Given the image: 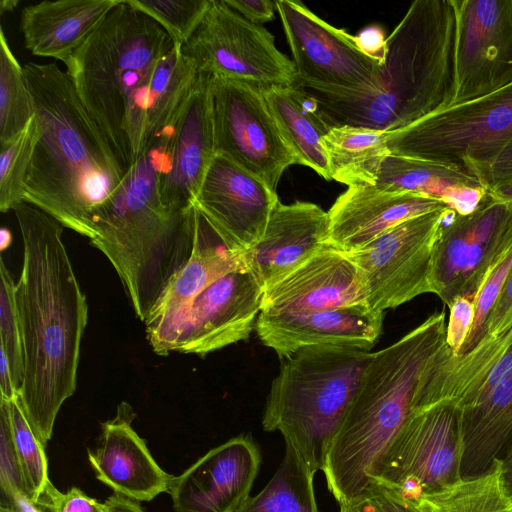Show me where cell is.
Instances as JSON below:
<instances>
[{
  "mask_svg": "<svg viewBox=\"0 0 512 512\" xmlns=\"http://www.w3.org/2000/svg\"><path fill=\"white\" fill-rule=\"evenodd\" d=\"M12 211L23 244L15 284L24 361L18 397L46 446L61 406L76 389L88 304L62 239L63 225L25 201Z\"/></svg>",
  "mask_w": 512,
  "mask_h": 512,
  "instance_id": "6da1fadb",
  "label": "cell"
},
{
  "mask_svg": "<svg viewBox=\"0 0 512 512\" xmlns=\"http://www.w3.org/2000/svg\"><path fill=\"white\" fill-rule=\"evenodd\" d=\"M23 70L36 120L23 201L91 239L94 215L114 196L127 171L66 71L55 63L34 62Z\"/></svg>",
  "mask_w": 512,
  "mask_h": 512,
  "instance_id": "7a4b0ae2",
  "label": "cell"
},
{
  "mask_svg": "<svg viewBox=\"0 0 512 512\" xmlns=\"http://www.w3.org/2000/svg\"><path fill=\"white\" fill-rule=\"evenodd\" d=\"M446 347L445 312L437 311L395 343L373 353L322 470L339 505L370 486L371 475L414 413L421 390Z\"/></svg>",
  "mask_w": 512,
  "mask_h": 512,
  "instance_id": "3957f363",
  "label": "cell"
},
{
  "mask_svg": "<svg viewBox=\"0 0 512 512\" xmlns=\"http://www.w3.org/2000/svg\"><path fill=\"white\" fill-rule=\"evenodd\" d=\"M455 15L451 0H416L386 38L377 81L361 93L304 89L330 127L396 131L451 104Z\"/></svg>",
  "mask_w": 512,
  "mask_h": 512,
  "instance_id": "277c9868",
  "label": "cell"
},
{
  "mask_svg": "<svg viewBox=\"0 0 512 512\" xmlns=\"http://www.w3.org/2000/svg\"><path fill=\"white\" fill-rule=\"evenodd\" d=\"M194 226L195 205L181 211L163 205L147 154L128 169L117 192L94 215L90 243L113 265L141 321L188 261Z\"/></svg>",
  "mask_w": 512,
  "mask_h": 512,
  "instance_id": "5b68a950",
  "label": "cell"
},
{
  "mask_svg": "<svg viewBox=\"0 0 512 512\" xmlns=\"http://www.w3.org/2000/svg\"><path fill=\"white\" fill-rule=\"evenodd\" d=\"M174 46L153 18L128 0H119L64 61L84 108L126 171L133 165L126 133L129 112L159 61Z\"/></svg>",
  "mask_w": 512,
  "mask_h": 512,
  "instance_id": "8992f818",
  "label": "cell"
},
{
  "mask_svg": "<svg viewBox=\"0 0 512 512\" xmlns=\"http://www.w3.org/2000/svg\"><path fill=\"white\" fill-rule=\"evenodd\" d=\"M372 356L348 347H307L284 359L272 381L262 427L279 431L314 474L323 470Z\"/></svg>",
  "mask_w": 512,
  "mask_h": 512,
  "instance_id": "52a82bcc",
  "label": "cell"
},
{
  "mask_svg": "<svg viewBox=\"0 0 512 512\" xmlns=\"http://www.w3.org/2000/svg\"><path fill=\"white\" fill-rule=\"evenodd\" d=\"M511 138L512 83L390 132L387 147L391 154L473 174L490 163Z\"/></svg>",
  "mask_w": 512,
  "mask_h": 512,
  "instance_id": "ba28073f",
  "label": "cell"
},
{
  "mask_svg": "<svg viewBox=\"0 0 512 512\" xmlns=\"http://www.w3.org/2000/svg\"><path fill=\"white\" fill-rule=\"evenodd\" d=\"M462 456L460 409L449 401L437 403L408 418L370 480L414 502L459 481Z\"/></svg>",
  "mask_w": 512,
  "mask_h": 512,
  "instance_id": "9c48e42d",
  "label": "cell"
},
{
  "mask_svg": "<svg viewBox=\"0 0 512 512\" xmlns=\"http://www.w3.org/2000/svg\"><path fill=\"white\" fill-rule=\"evenodd\" d=\"M199 72L259 88L298 86L294 62L278 50L274 36L230 8L211 0L193 35L181 47Z\"/></svg>",
  "mask_w": 512,
  "mask_h": 512,
  "instance_id": "30bf717a",
  "label": "cell"
},
{
  "mask_svg": "<svg viewBox=\"0 0 512 512\" xmlns=\"http://www.w3.org/2000/svg\"><path fill=\"white\" fill-rule=\"evenodd\" d=\"M298 86L322 94L361 93L378 79L384 59L364 52L355 36L327 23L301 1L277 0Z\"/></svg>",
  "mask_w": 512,
  "mask_h": 512,
  "instance_id": "8fae6325",
  "label": "cell"
},
{
  "mask_svg": "<svg viewBox=\"0 0 512 512\" xmlns=\"http://www.w3.org/2000/svg\"><path fill=\"white\" fill-rule=\"evenodd\" d=\"M452 212L444 208L411 218L360 250L345 253L362 275L371 309L384 312L433 293L434 248L441 226Z\"/></svg>",
  "mask_w": 512,
  "mask_h": 512,
  "instance_id": "7c38bea8",
  "label": "cell"
},
{
  "mask_svg": "<svg viewBox=\"0 0 512 512\" xmlns=\"http://www.w3.org/2000/svg\"><path fill=\"white\" fill-rule=\"evenodd\" d=\"M435 244L433 293L449 306L475 297L496 261L512 241V208L487 190L473 211L452 212Z\"/></svg>",
  "mask_w": 512,
  "mask_h": 512,
  "instance_id": "4fadbf2b",
  "label": "cell"
},
{
  "mask_svg": "<svg viewBox=\"0 0 512 512\" xmlns=\"http://www.w3.org/2000/svg\"><path fill=\"white\" fill-rule=\"evenodd\" d=\"M216 154L223 155L276 191L296 159L281 135L261 88L210 76Z\"/></svg>",
  "mask_w": 512,
  "mask_h": 512,
  "instance_id": "5bb4252c",
  "label": "cell"
},
{
  "mask_svg": "<svg viewBox=\"0 0 512 512\" xmlns=\"http://www.w3.org/2000/svg\"><path fill=\"white\" fill-rule=\"evenodd\" d=\"M164 206L181 211L194 206L216 154L210 75L199 72L194 89L176 119L146 151Z\"/></svg>",
  "mask_w": 512,
  "mask_h": 512,
  "instance_id": "9a60e30c",
  "label": "cell"
},
{
  "mask_svg": "<svg viewBox=\"0 0 512 512\" xmlns=\"http://www.w3.org/2000/svg\"><path fill=\"white\" fill-rule=\"evenodd\" d=\"M454 86L451 104L512 83V0H451Z\"/></svg>",
  "mask_w": 512,
  "mask_h": 512,
  "instance_id": "2e32d148",
  "label": "cell"
},
{
  "mask_svg": "<svg viewBox=\"0 0 512 512\" xmlns=\"http://www.w3.org/2000/svg\"><path fill=\"white\" fill-rule=\"evenodd\" d=\"M248 270L247 252L229 245L195 207L194 243L186 264L171 278L144 321L152 350L173 352L194 299L209 285L232 272Z\"/></svg>",
  "mask_w": 512,
  "mask_h": 512,
  "instance_id": "e0dca14e",
  "label": "cell"
},
{
  "mask_svg": "<svg viewBox=\"0 0 512 512\" xmlns=\"http://www.w3.org/2000/svg\"><path fill=\"white\" fill-rule=\"evenodd\" d=\"M278 201L276 191L264 181L217 154L194 205L229 245L248 252L262 238Z\"/></svg>",
  "mask_w": 512,
  "mask_h": 512,
  "instance_id": "ac0fdd59",
  "label": "cell"
},
{
  "mask_svg": "<svg viewBox=\"0 0 512 512\" xmlns=\"http://www.w3.org/2000/svg\"><path fill=\"white\" fill-rule=\"evenodd\" d=\"M262 296L263 288L249 271L219 278L194 299L173 352L206 355L247 340L255 328Z\"/></svg>",
  "mask_w": 512,
  "mask_h": 512,
  "instance_id": "d6986e66",
  "label": "cell"
},
{
  "mask_svg": "<svg viewBox=\"0 0 512 512\" xmlns=\"http://www.w3.org/2000/svg\"><path fill=\"white\" fill-rule=\"evenodd\" d=\"M260 464V450L249 436L229 439L173 478L174 511L235 512L250 497Z\"/></svg>",
  "mask_w": 512,
  "mask_h": 512,
  "instance_id": "ffe728a7",
  "label": "cell"
},
{
  "mask_svg": "<svg viewBox=\"0 0 512 512\" xmlns=\"http://www.w3.org/2000/svg\"><path fill=\"white\" fill-rule=\"evenodd\" d=\"M366 304L362 275L343 252L328 245L264 289L260 313L294 315Z\"/></svg>",
  "mask_w": 512,
  "mask_h": 512,
  "instance_id": "44dd1931",
  "label": "cell"
},
{
  "mask_svg": "<svg viewBox=\"0 0 512 512\" xmlns=\"http://www.w3.org/2000/svg\"><path fill=\"white\" fill-rule=\"evenodd\" d=\"M384 312L366 304L307 314L264 315L259 313L255 330L260 341L287 359L299 350L336 346L363 351L377 343L383 329Z\"/></svg>",
  "mask_w": 512,
  "mask_h": 512,
  "instance_id": "7402d4cb",
  "label": "cell"
},
{
  "mask_svg": "<svg viewBox=\"0 0 512 512\" xmlns=\"http://www.w3.org/2000/svg\"><path fill=\"white\" fill-rule=\"evenodd\" d=\"M136 417L122 402L116 415L101 424V434L88 459L96 478L114 493L134 501H151L170 491L174 476L155 461L146 442L132 428Z\"/></svg>",
  "mask_w": 512,
  "mask_h": 512,
  "instance_id": "603a6c76",
  "label": "cell"
},
{
  "mask_svg": "<svg viewBox=\"0 0 512 512\" xmlns=\"http://www.w3.org/2000/svg\"><path fill=\"white\" fill-rule=\"evenodd\" d=\"M450 207L412 193L390 192L374 185L348 187L328 213L327 245L353 253L411 218Z\"/></svg>",
  "mask_w": 512,
  "mask_h": 512,
  "instance_id": "cb8c5ba5",
  "label": "cell"
},
{
  "mask_svg": "<svg viewBox=\"0 0 512 512\" xmlns=\"http://www.w3.org/2000/svg\"><path fill=\"white\" fill-rule=\"evenodd\" d=\"M328 213L320 206L277 202L260 241L247 252L248 270L268 288L327 245Z\"/></svg>",
  "mask_w": 512,
  "mask_h": 512,
  "instance_id": "d4e9b609",
  "label": "cell"
},
{
  "mask_svg": "<svg viewBox=\"0 0 512 512\" xmlns=\"http://www.w3.org/2000/svg\"><path fill=\"white\" fill-rule=\"evenodd\" d=\"M199 75L195 61L175 45L158 63L128 116L127 139L133 164L169 126L188 101Z\"/></svg>",
  "mask_w": 512,
  "mask_h": 512,
  "instance_id": "484cf974",
  "label": "cell"
},
{
  "mask_svg": "<svg viewBox=\"0 0 512 512\" xmlns=\"http://www.w3.org/2000/svg\"><path fill=\"white\" fill-rule=\"evenodd\" d=\"M119 0H57L25 6L20 29L33 55L64 62Z\"/></svg>",
  "mask_w": 512,
  "mask_h": 512,
  "instance_id": "4316f807",
  "label": "cell"
},
{
  "mask_svg": "<svg viewBox=\"0 0 512 512\" xmlns=\"http://www.w3.org/2000/svg\"><path fill=\"white\" fill-rule=\"evenodd\" d=\"M372 185L442 201L458 214L473 211L486 193L479 179L467 171L391 153L383 158Z\"/></svg>",
  "mask_w": 512,
  "mask_h": 512,
  "instance_id": "83f0119b",
  "label": "cell"
},
{
  "mask_svg": "<svg viewBox=\"0 0 512 512\" xmlns=\"http://www.w3.org/2000/svg\"><path fill=\"white\" fill-rule=\"evenodd\" d=\"M462 478L487 472L512 441V373L475 405L460 410Z\"/></svg>",
  "mask_w": 512,
  "mask_h": 512,
  "instance_id": "f1b7e54d",
  "label": "cell"
},
{
  "mask_svg": "<svg viewBox=\"0 0 512 512\" xmlns=\"http://www.w3.org/2000/svg\"><path fill=\"white\" fill-rule=\"evenodd\" d=\"M268 108L296 164L307 166L331 180L324 137L330 126L313 98L300 86L262 89Z\"/></svg>",
  "mask_w": 512,
  "mask_h": 512,
  "instance_id": "f546056e",
  "label": "cell"
},
{
  "mask_svg": "<svg viewBox=\"0 0 512 512\" xmlns=\"http://www.w3.org/2000/svg\"><path fill=\"white\" fill-rule=\"evenodd\" d=\"M389 134L359 126L331 127L324 137L331 180L348 187L372 185L379 165L389 153Z\"/></svg>",
  "mask_w": 512,
  "mask_h": 512,
  "instance_id": "4dcf8cb0",
  "label": "cell"
},
{
  "mask_svg": "<svg viewBox=\"0 0 512 512\" xmlns=\"http://www.w3.org/2000/svg\"><path fill=\"white\" fill-rule=\"evenodd\" d=\"M410 503L419 512H512L499 460L479 476L461 478Z\"/></svg>",
  "mask_w": 512,
  "mask_h": 512,
  "instance_id": "1f68e13d",
  "label": "cell"
},
{
  "mask_svg": "<svg viewBox=\"0 0 512 512\" xmlns=\"http://www.w3.org/2000/svg\"><path fill=\"white\" fill-rule=\"evenodd\" d=\"M314 476L295 450L285 444L284 458L270 481L235 512H320Z\"/></svg>",
  "mask_w": 512,
  "mask_h": 512,
  "instance_id": "d6a6232c",
  "label": "cell"
},
{
  "mask_svg": "<svg viewBox=\"0 0 512 512\" xmlns=\"http://www.w3.org/2000/svg\"><path fill=\"white\" fill-rule=\"evenodd\" d=\"M34 117L23 67L0 29V145L16 138Z\"/></svg>",
  "mask_w": 512,
  "mask_h": 512,
  "instance_id": "836d02e7",
  "label": "cell"
},
{
  "mask_svg": "<svg viewBox=\"0 0 512 512\" xmlns=\"http://www.w3.org/2000/svg\"><path fill=\"white\" fill-rule=\"evenodd\" d=\"M12 436L28 497L38 505L51 483L45 446L35 436L21 407L19 397L8 401Z\"/></svg>",
  "mask_w": 512,
  "mask_h": 512,
  "instance_id": "e575fe53",
  "label": "cell"
},
{
  "mask_svg": "<svg viewBox=\"0 0 512 512\" xmlns=\"http://www.w3.org/2000/svg\"><path fill=\"white\" fill-rule=\"evenodd\" d=\"M35 137L34 114L16 138L0 145V210L3 213L23 201Z\"/></svg>",
  "mask_w": 512,
  "mask_h": 512,
  "instance_id": "d590c367",
  "label": "cell"
},
{
  "mask_svg": "<svg viewBox=\"0 0 512 512\" xmlns=\"http://www.w3.org/2000/svg\"><path fill=\"white\" fill-rule=\"evenodd\" d=\"M129 4L149 15L183 46L201 23L211 0H128Z\"/></svg>",
  "mask_w": 512,
  "mask_h": 512,
  "instance_id": "8d00e7d4",
  "label": "cell"
},
{
  "mask_svg": "<svg viewBox=\"0 0 512 512\" xmlns=\"http://www.w3.org/2000/svg\"><path fill=\"white\" fill-rule=\"evenodd\" d=\"M0 347L5 351L14 386L19 394L23 380V346L15 299V282L0 259Z\"/></svg>",
  "mask_w": 512,
  "mask_h": 512,
  "instance_id": "74e56055",
  "label": "cell"
},
{
  "mask_svg": "<svg viewBox=\"0 0 512 512\" xmlns=\"http://www.w3.org/2000/svg\"><path fill=\"white\" fill-rule=\"evenodd\" d=\"M512 270V241L489 271L474 300V320L459 355L472 350L481 340L488 316ZM457 355V356H459Z\"/></svg>",
  "mask_w": 512,
  "mask_h": 512,
  "instance_id": "f35d334b",
  "label": "cell"
},
{
  "mask_svg": "<svg viewBox=\"0 0 512 512\" xmlns=\"http://www.w3.org/2000/svg\"><path fill=\"white\" fill-rule=\"evenodd\" d=\"M0 484L5 497L14 492L27 494L24 478L14 446L8 401H0Z\"/></svg>",
  "mask_w": 512,
  "mask_h": 512,
  "instance_id": "ab89813d",
  "label": "cell"
},
{
  "mask_svg": "<svg viewBox=\"0 0 512 512\" xmlns=\"http://www.w3.org/2000/svg\"><path fill=\"white\" fill-rule=\"evenodd\" d=\"M339 506V512H419L413 504L376 483Z\"/></svg>",
  "mask_w": 512,
  "mask_h": 512,
  "instance_id": "60d3db41",
  "label": "cell"
},
{
  "mask_svg": "<svg viewBox=\"0 0 512 512\" xmlns=\"http://www.w3.org/2000/svg\"><path fill=\"white\" fill-rule=\"evenodd\" d=\"M38 506L46 508L49 512H108L105 502H99L79 488L72 487L66 493H62L52 483L45 489Z\"/></svg>",
  "mask_w": 512,
  "mask_h": 512,
  "instance_id": "b9f144b4",
  "label": "cell"
},
{
  "mask_svg": "<svg viewBox=\"0 0 512 512\" xmlns=\"http://www.w3.org/2000/svg\"><path fill=\"white\" fill-rule=\"evenodd\" d=\"M449 318L446 323V342L452 353L457 356L466 342L474 320V302L465 297L455 299L449 306Z\"/></svg>",
  "mask_w": 512,
  "mask_h": 512,
  "instance_id": "7bdbcfd3",
  "label": "cell"
},
{
  "mask_svg": "<svg viewBox=\"0 0 512 512\" xmlns=\"http://www.w3.org/2000/svg\"><path fill=\"white\" fill-rule=\"evenodd\" d=\"M512 329V270L488 316L482 340L496 339ZM479 341V342H480Z\"/></svg>",
  "mask_w": 512,
  "mask_h": 512,
  "instance_id": "ee69618b",
  "label": "cell"
},
{
  "mask_svg": "<svg viewBox=\"0 0 512 512\" xmlns=\"http://www.w3.org/2000/svg\"><path fill=\"white\" fill-rule=\"evenodd\" d=\"M473 174L489 191L512 180V138L487 165L476 168Z\"/></svg>",
  "mask_w": 512,
  "mask_h": 512,
  "instance_id": "f6af8a7d",
  "label": "cell"
},
{
  "mask_svg": "<svg viewBox=\"0 0 512 512\" xmlns=\"http://www.w3.org/2000/svg\"><path fill=\"white\" fill-rule=\"evenodd\" d=\"M225 3L246 20L262 25L274 17L276 1L271 0H224Z\"/></svg>",
  "mask_w": 512,
  "mask_h": 512,
  "instance_id": "bcb514c9",
  "label": "cell"
},
{
  "mask_svg": "<svg viewBox=\"0 0 512 512\" xmlns=\"http://www.w3.org/2000/svg\"><path fill=\"white\" fill-rule=\"evenodd\" d=\"M361 49L369 55L384 59L385 42L382 31L378 27H369L356 36Z\"/></svg>",
  "mask_w": 512,
  "mask_h": 512,
  "instance_id": "7dc6e473",
  "label": "cell"
},
{
  "mask_svg": "<svg viewBox=\"0 0 512 512\" xmlns=\"http://www.w3.org/2000/svg\"><path fill=\"white\" fill-rule=\"evenodd\" d=\"M0 390L1 398L12 401L18 398L5 351L0 347Z\"/></svg>",
  "mask_w": 512,
  "mask_h": 512,
  "instance_id": "c3c4849f",
  "label": "cell"
},
{
  "mask_svg": "<svg viewBox=\"0 0 512 512\" xmlns=\"http://www.w3.org/2000/svg\"><path fill=\"white\" fill-rule=\"evenodd\" d=\"M105 503L108 507V512H146L137 501L116 493L109 496Z\"/></svg>",
  "mask_w": 512,
  "mask_h": 512,
  "instance_id": "681fc988",
  "label": "cell"
},
{
  "mask_svg": "<svg viewBox=\"0 0 512 512\" xmlns=\"http://www.w3.org/2000/svg\"><path fill=\"white\" fill-rule=\"evenodd\" d=\"M497 460L501 463L505 487L512 498V441L502 449Z\"/></svg>",
  "mask_w": 512,
  "mask_h": 512,
  "instance_id": "f907efd6",
  "label": "cell"
},
{
  "mask_svg": "<svg viewBox=\"0 0 512 512\" xmlns=\"http://www.w3.org/2000/svg\"><path fill=\"white\" fill-rule=\"evenodd\" d=\"M7 501L9 505L16 508L19 512H42L40 506L22 492H14L7 497Z\"/></svg>",
  "mask_w": 512,
  "mask_h": 512,
  "instance_id": "816d5d0a",
  "label": "cell"
},
{
  "mask_svg": "<svg viewBox=\"0 0 512 512\" xmlns=\"http://www.w3.org/2000/svg\"><path fill=\"white\" fill-rule=\"evenodd\" d=\"M488 192L496 199L512 208V180L501 184Z\"/></svg>",
  "mask_w": 512,
  "mask_h": 512,
  "instance_id": "f5cc1de1",
  "label": "cell"
},
{
  "mask_svg": "<svg viewBox=\"0 0 512 512\" xmlns=\"http://www.w3.org/2000/svg\"><path fill=\"white\" fill-rule=\"evenodd\" d=\"M19 4L18 0H2L0 2V12L3 15L5 12L13 11Z\"/></svg>",
  "mask_w": 512,
  "mask_h": 512,
  "instance_id": "db71d44e",
  "label": "cell"
},
{
  "mask_svg": "<svg viewBox=\"0 0 512 512\" xmlns=\"http://www.w3.org/2000/svg\"><path fill=\"white\" fill-rule=\"evenodd\" d=\"M11 235L9 230L2 228L1 230V247L4 248L9 245Z\"/></svg>",
  "mask_w": 512,
  "mask_h": 512,
  "instance_id": "11a10c76",
  "label": "cell"
},
{
  "mask_svg": "<svg viewBox=\"0 0 512 512\" xmlns=\"http://www.w3.org/2000/svg\"><path fill=\"white\" fill-rule=\"evenodd\" d=\"M0 512H19V511L9 504L8 505L2 504L0 507Z\"/></svg>",
  "mask_w": 512,
  "mask_h": 512,
  "instance_id": "9f6ffc18",
  "label": "cell"
}]
</instances>
